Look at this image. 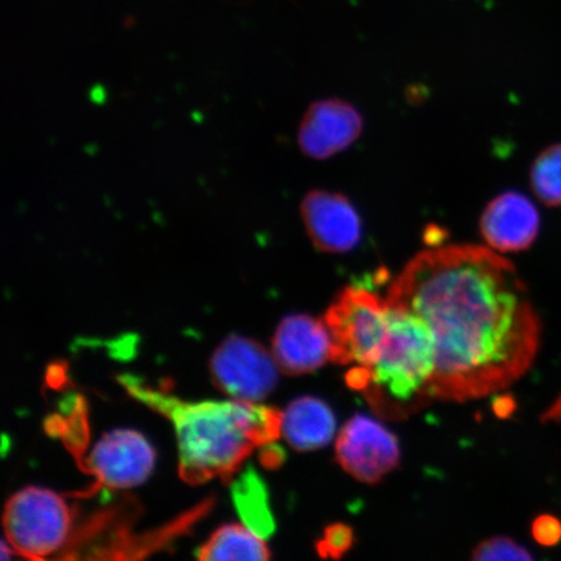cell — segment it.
Instances as JSON below:
<instances>
[{
  "label": "cell",
  "mask_w": 561,
  "mask_h": 561,
  "mask_svg": "<svg viewBox=\"0 0 561 561\" xmlns=\"http://www.w3.org/2000/svg\"><path fill=\"white\" fill-rule=\"evenodd\" d=\"M389 306L416 314L436 342L427 397L467 402L507 389L538 353L541 325L516 270L496 251H421L392 280Z\"/></svg>",
  "instance_id": "6da1fadb"
},
{
  "label": "cell",
  "mask_w": 561,
  "mask_h": 561,
  "mask_svg": "<svg viewBox=\"0 0 561 561\" xmlns=\"http://www.w3.org/2000/svg\"><path fill=\"white\" fill-rule=\"evenodd\" d=\"M354 546V530L345 524H334L324 530L316 549L325 559H341Z\"/></svg>",
  "instance_id": "ac0fdd59"
},
{
  "label": "cell",
  "mask_w": 561,
  "mask_h": 561,
  "mask_svg": "<svg viewBox=\"0 0 561 561\" xmlns=\"http://www.w3.org/2000/svg\"><path fill=\"white\" fill-rule=\"evenodd\" d=\"M301 220L316 249L328 254H345L362 240L359 214L346 196L313 191L301 202Z\"/></svg>",
  "instance_id": "9c48e42d"
},
{
  "label": "cell",
  "mask_w": 561,
  "mask_h": 561,
  "mask_svg": "<svg viewBox=\"0 0 561 561\" xmlns=\"http://www.w3.org/2000/svg\"><path fill=\"white\" fill-rule=\"evenodd\" d=\"M157 453L144 434L112 431L98 440L87 458V471L107 489L142 485L156 468Z\"/></svg>",
  "instance_id": "ba28073f"
},
{
  "label": "cell",
  "mask_w": 561,
  "mask_h": 561,
  "mask_svg": "<svg viewBox=\"0 0 561 561\" xmlns=\"http://www.w3.org/2000/svg\"><path fill=\"white\" fill-rule=\"evenodd\" d=\"M117 381L138 402L171 421L180 476L192 485L229 480L256 448L280 436L283 412L276 409L233 398L186 402L131 375H122Z\"/></svg>",
  "instance_id": "7a4b0ae2"
},
{
  "label": "cell",
  "mask_w": 561,
  "mask_h": 561,
  "mask_svg": "<svg viewBox=\"0 0 561 561\" xmlns=\"http://www.w3.org/2000/svg\"><path fill=\"white\" fill-rule=\"evenodd\" d=\"M543 421H559L561 420V394L556 402L552 403L549 410L543 413Z\"/></svg>",
  "instance_id": "44dd1931"
},
{
  "label": "cell",
  "mask_w": 561,
  "mask_h": 561,
  "mask_svg": "<svg viewBox=\"0 0 561 561\" xmlns=\"http://www.w3.org/2000/svg\"><path fill=\"white\" fill-rule=\"evenodd\" d=\"M324 322L332 336V360L368 368L389 331V305L374 293L347 287L327 311Z\"/></svg>",
  "instance_id": "277c9868"
},
{
  "label": "cell",
  "mask_w": 561,
  "mask_h": 561,
  "mask_svg": "<svg viewBox=\"0 0 561 561\" xmlns=\"http://www.w3.org/2000/svg\"><path fill=\"white\" fill-rule=\"evenodd\" d=\"M367 368V367H366ZM368 369L364 396L386 416H407L430 401L427 390L436 370V342L425 322L389 306V331Z\"/></svg>",
  "instance_id": "3957f363"
},
{
  "label": "cell",
  "mask_w": 561,
  "mask_h": 561,
  "mask_svg": "<svg viewBox=\"0 0 561 561\" xmlns=\"http://www.w3.org/2000/svg\"><path fill=\"white\" fill-rule=\"evenodd\" d=\"M363 126V117L354 105L333 98L316 102L300 124V149L312 159L332 158L356 142Z\"/></svg>",
  "instance_id": "30bf717a"
},
{
  "label": "cell",
  "mask_w": 561,
  "mask_h": 561,
  "mask_svg": "<svg viewBox=\"0 0 561 561\" xmlns=\"http://www.w3.org/2000/svg\"><path fill=\"white\" fill-rule=\"evenodd\" d=\"M199 560H268L264 538L249 526L228 524L217 529L196 552Z\"/></svg>",
  "instance_id": "5bb4252c"
},
{
  "label": "cell",
  "mask_w": 561,
  "mask_h": 561,
  "mask_svg": "<svg viewBox=\"0 0 561 561\" xmlns=\"http://www.w3.org/2000/svg\"><path fill=\"white\" fill-rule=\"evenodd\" d=\"M334 413L319 398L301 397L283 412L280 434L298 451H312L332 440L335 432Z\"/></svg>",
  "instance_id": "4fadbf2b"
},
{
  "label": "cell",
  "mask_w": 561,
  "mask_h": 561,
  "mask_svg": "<svg viewBox=\"0 0 561 561\" xmlns=\"http://www.w3.org/2000/svg\"><path fill=\"white\" fill-rule=\"evenodd\" d=\"M541 216L528 196L507 192L496 196L483 210L480 231L491 250L522 252L536 242Z\"/></svg>",
  "instance_id": "7c38bea8"
},
{
  "label": "cell",
  "mask_w": 561,
  "mask_h": 561,
  "mask_svg": "<svg viewBox=\"0 0 561 561\" xmlns=\"http://www.w3.org/2000/svg\"><path fill=\"white\" fill-rule=\"evenodd\" d=\"M72 512L62 496L44 488L18 491L4 508L7 541L27 559H46L68 542Z\"/></svg>",
  "instance_id": "5b68a950"
},
{
  "label": "cell",
  "mask_w": 561,
  "mask_h": 561,
  "mask_svg": "<svg viewBox=\"0 0 561 561\" xmlns=\"http://www.w3.org/2000/svg\"><path fill=\"white\" fill-rule=\"evenodd\" d=\"M273 356L287 375H307L332 360L333 342L324 321L291 314L280 321L272 343Z\"/></svg>",
  "instance_id": "8fae6325"
},
{
  "label": "cell",
  "mask_w": 561,
  "mask_h": 561,
  "mask_svg": "<svg viewBox=\"0 0 561 561\" xmlns=\"http://www.w3.org/2000/svg\"><path fill=\"white\" fill-rule=\"evenodd\" d=\"M278 364L261 343L230 335L210 357L209 370L222 392L238 401L259 403L276 389Z\"/></svg>",
  "instance_id": "8992f818"
},
{
  "label": "cell",
  "mask_w": 561,
  "mask_h": 561,
  "mask_svg": "<svg viewBox=\"0 0 561 561\" xmlns=\"http://www.w3.org/2000/svg\"><path fill=\"white\" fill-rule=\"evenodd\" d=\"M335 455L348 474L366 483L381 481L401 460L394 434L377 421L362 415L343 426L336 439Z\"/></svg>",
  "instance_id": "52a82bcc"
},
{
  "label": "cell",
  "mask_w": 561,
  "mask_h": 561,
  "mask_svg": "<svg viewBox=\"0 0 561 561\" xmlns=\"http://www.w3.org/2000/svg\"><path fill=\"white\" fill-rule=\"evenodd\" d=\"M474 560H531V553L514 539L507 537L490 538L473 551Z\"/></svg>",
  "instance_id": "e0dca14e"
},
{
  "label": "cell",
  "mask_w": 561,
  "mask_h": 561,
  "mask_svg": "<svg viewBox=\"0 0 561 561\" xmlns=\"http://www.w3.org/2000/svg\"><path fill=\"white\" fill-rule=\"evenodd\" d=\"M515 402L511 398H497L495 411L500 416H510L515 410Z\"/></svg>",
  "instance_id": "ffe728a7"
},
{
  "label": "cell",
  "mask_w": 561,
  "mask_h": 561,
  "mask_svg": "<svg viewBox=\"0 0 561 561\" xmlns=\"http://www.w3.org/2000/svg\"><path fill=\"white\" fill-rule=\"evenodd\" d=\"M531 535L539 545L557 546L561 542V522L552 515H542L531 525Z\"/></svg>",
  "instance_id": "d6986e66"
},
{
  "label": "cell",
  "mask_w": 561,
  "mask_h": 561,
  "mask_svg": "<svg viewBox=\"0 0 561 561\" xmlns=\"http://www.w3.org/2000/svg\"><path fill=\"white\" fill-rule=\"evenodd\" d=\"M530 185L549 207H561V144L547 147L531 165Z\"/></svg>",
  "instance_id": "2e32d148"
},
{
  "label": "cell",
  "mask_w": 561,
  "mask_h": 561,
  "mask_svg": "<svg viewBox=\"0 0 561 561\" xmlns=\"http://www.w3.org/2000/svg\"><path fill=\"white\" fill-rule=\"evenodd\" d=\"M234 501L238 514L245 526L266 538L275 529L270 508L268 494L254 471L245 472L234 485Z\"/></svg>",
  "instance_id": "9a60e30c"
}]
</instances>
